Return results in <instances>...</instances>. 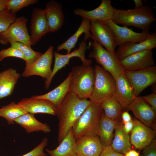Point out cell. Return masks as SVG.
<instances>
[{
    "label": "cell",
    "mask_w": 156,
    "mask_h": 156,
    "mask_svg": "<svg viewBox=\"0 0 156 156\" xmlns=\"http://www.w3.org/2000/svg\"><path fill=\"white\" fill-rule=\"evenodd\" d=\"M111 28L116 37V46L129 42L139 43L144 40L150 33L136 32L132 29L118 25L111 20L105 22Z\"/></svg>",
    "instance_id": "cell-19"
},
{
    "label": "cell",
    "mask_w": 156,
    "mask_h": 156,
    "mask_svg": "<svg viewBox=\"0 0 156 156\" xmlns=\"http://www.w3.org/2000/svg\"><path fill=\"white\" fill-rule=\"evenodd\" d=\"M124 71H134L154 65L152 50H143L130 55L120 60Z\"/></svg>",
    "instance_id": "cell-12"
},
{
    "label": "cell",
    "mask_w": 156,
    "mask_h": 156,
    "mask_svg": "<svg viewBox=\"0 0 156 156\" xmlns=\"http://www.w3.org/2000/svg\"><path fill=\"white\" fill-rule=\"evenodd\" d=\"M10 44L11 46L18 49L22 53L25 58L26 66L32 64L42 54L41 53L33 50L31 46L19 42H12Z\"/></svg>",
    "instance_id": "cell-32"
},
{
    "label": "cell",
    "mask_w": 156,
    "mask_h": 156,
    "mask_svg": "<svg viewBox=\"0 0 156 156\" xmlns=\"http://www.w3.org/2000/svg\"><path fill=\"white\" fill-rule=\"evenodd\" d=\"M16 18L15 14L7 9L0 11V33L5 31Z\"/></svg>",
    "instance_id": "cell-34"
},
{
    "label": "cell",
    "mask_w": 156,
    "mask_h": 156,
    "mask_svg": "<svg viewBox=\"0 0 156 156\" xmlns=\"http://www.w3.org/2000/svg\"><path fill=\"white\" fill-rule=\"evenodd\" d=\"M124 73L132 86L136 97L156 82L155 65L136 70L124 71Z\"/></svg>",
    "instance_id": "cell-8"
},
{
    "label": "cell",
    "mask_w": 156,
    "mask_h": 156,
    "mask_svg": "<svg viewBox=\"0 0 156 156\" xmlns=\"http://www.w3.org/2000/svg\"><path fill=\"white\" fill-rule=\"evenodd\" d=\"M38 0H8L6 9L13 14L24 7L36 3Z\"/></svg>",
    "instance_id": "cell-33"
},
{
    "label": "cell",
    "mask_w": 156,
    "mask_h": 156,
    "mask_svg": "<svg viewBox=\"0 0 156 156\" xmlns=\"http://www.w3.org/2000/svg\"><path fill=\"white\" fill-rule=\"evenodd\" d=\"M47 138H44L40 143L32 150L21 156H47L44 151V148L48 143Z\"/></svg>",
    "instance_id": "cell-36"
},
{
    "label": "cell",
    "mask_w": 156,
    "mask_h": 156,
    "mask_svg": "<svg viewBox=\"0 0 156 156\" xmlns=\"http://www.w3.org/2000/svg\"><path fill=\"white\" fill-rule=\"evenodd\" d=\"M9 57L18 58L24 61L25 60L23 53L20 50L12 46L0 51V62L5 58Z\"/></svg>",
    "instance_id": "cell-35"
},
{
    "label": "cell",
    "mask_w": 156,
    "mask_h": 156,
    "mask_svg": "<svg viewBox=\"0 0 156 156\" xmlns=\"http://www.w3.org/2000/svg\"><path fill=\"white\" fill-rule=\"evenodd\" d=\"M128 108L139 121L148 127H150L155 118L156 113L141 96L136 97Z\"/></svg>",
    "instance_id": "cell-21"
},
{
    "label": "cell",
    "mask_w": 156,
    "mask_h": 156,
    "mask_svg": "<svg viewBox=\"0 0 156 156\" xmlns=\"http://www.w3.org/2000/svg\"><path fill=\"white\" fill-rule=\"evenodd\" d=\"M75 142L71 128L56 148L51 150L46 149L45 150L50 156H77Z\"/></svg>",
    "instance_id": "cell-26"
},
{
    "label": "cell",
    "mask_w": 156,
    "mask_h": 156,
    "mask_svg": "<svg viewBox=\"0 0 156 156\" xmlns=\"http://www.w3.org/2000/svg\"><path fill=\"white\" fill-rule=\"evenodd\" d=\"M141 156H156V140L155 139L144 148Z\"/></svg>",
    "instance_id": "cell-37"
},
{
    "label": "cell",
    "mask_w": 156,
    "mask_h": 156,
    "mask_svg": "<svg viewBox=\"0 0 156 156\" xmlns=\"http://www.w3.org/2000/svg\"><path fill=\"white\" fill-rule=\"evenodd\" d=\"M156 47V33L150 34L146 39L139 43L127 42L118 46L115 54L119 60L132 54L145 50H152Z\"/></svg>",
    "instance_id": "cell-14"
},
{
    "label": "cell",
    "mask_w": 156,
    "mask_h": 156,
    "mask_svg": "<svg viewBox=\"0 0 156 156\" xmlns=\"http://www.w3.org/2000/svg\"><path fill=\"white\" fill-rule=\"evenodd\" d=\"M18 104L29 113L48 114L56 115L57 107L50 101L45 99L32 97L24 98L19 101Z\"/></svg>",
    "instance_id": "cell-20"
},
{
    "label": "cell",
    "mask_w": 156,
    "mask_h": 156,
    "mask_svg": "<svg viewBox=\"0 0 156 156\" xmlns=\"http://www.w3.org/2000/svg\"><path fill=\"white\" fill-rule=\"evenodd\" d=\"M44 10L49 32H54L59 30L64 21L62 5L56 1L51 0L47 3Z\"/></svg>",
    "instance_id": "cell-22"
},
{
    "label": "cell",
    "mask_w": 156,
    "mask_h": 156,
    "mask_svg": "<svg viewBox=\"0 0 156 156\" xmlns=\"http://www.w3.org/2000/svg\"><path fill=\"white\" fill-rule=\"evenodd\" d=\"M122 124L118 122L115 128L114 133L110 146L115 151L125 154L131 149L130 136L123 130Z\"/></svg>",
    "instance_id": "cell-28"
},
{
    "label": "cell",
    "mask_w": 156,
    "mask_h": 156,
    "mask_svg": "<svg viewBox=\"0 0 156 156\" xmlns=\"http://www.w3.org/2000/svg\"><path fill=\"white\" fill-rule=\"evenodd\" d=\"M30 29V39L33 45L49 32V27L44 9L38 8L33 9Z\"/></svg>",
    "instance_id": "cell-16"
},
{
    "label": "cell",
    "mask_w": 156,
    "mask_h": 156,
    "mask_svg": "<svg viewBox=\"0 0 156 156\" xmlns=\"http://www.w3.org/2000/svg\"><path fill=\"white\" fill-rule=\"evenodd\" d=\"M70 72V91L80 99H89L95 81L94 68L82 64L73 66Z\"/></svg>",
    "instance_id": "cell-4"
},
{
    "label": "cell",
    "mask_w": 156,
    "mask_h": 156,
    "mask_svg": "<svg viewBox=\"0 0 156 156\" xmlns=\"http://www.w3.org/2000/svg\"><path fill=\"white\" fill-rule=\"evenodd\" d=\"M14 122L19 125L27 132L41 131L45 133L51 131L50 126L47 123H42L37 120L34 114L28 113L15 119Z\"/></svg>",
    "instance_id": "cell-25"
},
{
    "label": "cell",
    "mask_w": 156,
    "mask_h": 156,
    "mask_svg": "<svg viewBox=\"0 0 156 156\" xmlns=\"http://www.w3.org/2000/svg\"><path fill=\"white\" fill-rule=\"evenodd\" d=\"M71 79V74L70 72L66 79L51 91L43 95L34 96L31 97L47 100L58 108L70 91Z\"/></svg>",
    "instance_id": "cell-23"
},
{
    "label": "cell",
    "mask_w": 156,
    "mask_h": 156,
    "mask_svg": "<svg viewBox=\"0 0 156 156\" xmlns=\"http://www.w3.org/2000/svg\"><path fill=\"white\" fill-rule=\"evenodd\" d=\"M112 20L116 24L132 26L149 33L152 23L156 20L153 8L148 5L127 10H119L114 7Z\"/></svg>",
    "instance_id": "cell-2"
},
{
    "label": "cell",
    "mask_w": 156,
    "mask_h": 156,
    "mask_svg": "<svg viewBox=\"0 0 156 156\" xmlns=\"http://www.w3.org/2000/svg\"><path fill=\"white\" fill-rule=\"evenodd\" d=\"M103 112L101 104L91 101L72 128L76 140L85 136H99Z\"/></svg>",
    "instance_id": "cell-3"
},
{
    "label": "cell",
    "mask_w": 156,
    "mask_h": 156,
    "mask_svg": "<svg viewBox=\"0 0 156 156\" xmlns=\"http://www.w3.org/2000/svg\"><path fill=\"white\" fill-rule=\"evenodd\" d=\"M135 4L134 8H138L142 7L143 5L142 0H133Z\"/></svg>",
    "instance_id": "cell-44"
},
{
    "label": "cell",
    "mask_w": 156,
    "mask_h": 156,
    "mask_svg": "<svg viewBox=\"0 0 156 156\" xmlns=\"http://www.w3.org/2000/svg\"><path fill=\"white\" fill-rule=\"evenodd\" d=\"M27 22L24 16L16 18L5 31L0 33V43L6 45L16 42L30 46L33 45L27 27Z\"/></svg>",
    "instance_id": "cell-7"
},
{
    "label": "cell",
    "mask_w": 156,
    "mask_h": 156,
    "mask_svg": "<svg viewBox=\"0 0 156 156\" xmlns=\"http://www.w3.org/2000/svg\"><path fill=\"white\" fill-rule=\"evenodd\" d=\"M114 7L110 0H102L100 5L94 10L89 11L82 9H76L74 13L83 19L92 21L99 20L106 22L112 19Z\"/></svg>",
    "instance_id": "cell-15"
},
{
    "label": "cell",
    "mask_w": 156,
    "mask_h": 156,
    "mask_svg": "<svg viewBox=\"0 0 156 156\" xmlns=\"http://www.w3.org/2000/svg\"><path fill=\"white\" fill-rule=\"evenodd\" d=\"M151 106L155 113H156V94L155 92L148 95L141 96Z\"/></svg>",
    "instance_id": "cell-38"
},
{
    "label": "cell",
    "mask_w": 156,
    "mask_h": 156,
    "mask_svg": "<svg viewBox=\"0 0 156 156\" xmlns=\"http://www.w3.org/2000/svg\"><path fill=\"white\" fill-rule=\"evenodd\" d=\"M28 113L25 109L14 101L0 109V117L4 118L8 125L14 124L15 119Z\"/></svg>",
    "instance_id": "cell-30"
},
{
    "label": "cell",
    "mask_w": 156,
    "mask_h": 156,
    "mask_svg": "<svg viewBox=\"0 0 156 156\" xmlns=\"http://www.w3.org/2000/svg\"><path fill=\"white\" fill-rule=\"evenodd\" d=\"M53 47L50 46L47 50L34 63L25 66L22 76L27 77L38 75L48 81L52 73L51 65L53 55Z\"/></svg>",
    "instance_id": "cell-11"
},
{
    "label": "cell",
    "mask_w": 156,
    "mask_h": 156,
    "mask_svg": "<svg viewBox=\"0 0 156 156\" xmlns=\"http://www.w3.org/2000/svg\"><path fill=\"white\" fill-rule=\"evenodd\" d=\"M121 116L122 123H126L132 120L130 115L127 111H125L122 112Z\"/></svg>",
    "instance_id": "cell-41"
},
{
    "label": "cell",
    "mask_w": 156,
    "mask_h": 156,
    "mask_svg": "<svg viewBox=\"0 0 156 156\" xmlns=\"http://www.w3.org/2000/svg\"><path fill=\"white\" fill-rule=\"evenodd\" d=\"M118 120L110 119L103 112L100 122L99 136L104 146H110L114 137V132Z\"/></svg>",
    "instance_id": "cell-29"
},
{
    "label": "cell",
    "mask_w": 156,
    "mask_h": 156,
    "mask_svg": "<svg viewBox=\"0 0 156 156\" xmlns=\"http://www.w3.org/2000/svg\"><path fill=\"white\" fill-rule=\"evenodd\" d=\"M115 82L114 96L122 109L128 108L136 97L133 88L124 73L117 77Z\"/></svg>",
    "instance_id": "cell-17"
},
{
    "label": "cell",
    "mask_w": 156,
    "mask_h": 156,
    "mask_svg": "<svg viewBox=\"0 0 156 156\" xmlns=\"http://www.w3.org/2000/svg\"><path fill=\"white\" fill-rule=\"evenodd\" d=\"M90 22L89 20L83 19L76 32L65 42L58 45L57 47V51L65 49L67 51L66 54L70 53L72 49L75 48L78 38L83 33L85 34L84 41L86 42L90 38L91 34L90 30Z\"/></svg>",
    "instance_id": "cell-27"
},
{
    "label": "cell",
    "mask_w": 156,
    "mask_h": 156,
    "mask_svg": "<svg viewBox=\"0 0 156 156\" xmlns=\"http://www.w3.org/2000/svg\"><path fill=\"white\" fill-rule=\"evenodd\" d=\"M20 75L12 68L0 72V99L11 95Z\"/></svg>",
    "instance_id": "cell-24"
},
{
    "label": "cell",
    "mask_w": 156,
    "mask_h": 156,
    "mask_svg": "<svg viewBox=\"0 0 156 156\" xmlns=\"http://www.w3.org/2000/svg\"><path fill=\"white\" fill-rule=\"evenodd\" d=\"M104 146L98 135L85 136L76 140L77 156H99Z\"/></svg>",
    "instance_id": "cell-18"
},
{
    "label": "cell",
    "mask_w": 156,
    "mask_h": 156,
    "mask_svg": "<svg viewBox=\"0 0 156 156\" xmlns=\"http://www.w3.org/2000/svg\"><path fill=\"white\" fill-rule=\"evenodd\" d=\"M78 49L75 50L72 52L66 54H62L55 51L53 55L55 58L54 67L50 77L49 80L45 81V87L46 89L49 88L52 80L58 71L66 65L69 64L70 60L73 57H78L81 60L82 64L86 66H90L93 62L91 59H87L85 56L86 50L90 47L87 45L86 42L82 41L79 44Z\"/></svg>",
    "instance_id": "cell-10"
},
{
    "label": "cell",
    "mask_w": 156,
    "mask_h": 156,
    "mask_svg": "<svg viewBox=\"0 0 156 156\" xmlns=\"http://www.w3.org/2000/svg\"><path fill=\"white\" fill-rule=\"evenodd\" d=\"M125 156H139V153L135 150L131 149L125 154Z\"/></svg>",
    "instance_id": "cell-42"
},
{
    "label": "cell",
    "mask_w": 156,
    "mask_h": 156,
    "mask_svg": "<svg viewBox=\"0 0 156 156\" xmlns=\"http://www.w3.org/2000/svg\"><path fill=\"white\" fill-rule=\"evenodd\" d=\"M101 106L105 116L114 120H118L122 113V108L114 96L103 102Z\"/></svg>",
    "instance_id": "cell-31"
},
{
    "label": "cell",
    "mask_w": 156,
    "mask_h": 156,
    "mask_svg": "<svg viewBox=\"0 0 156 156\" xmlns=\"http://www.w3.org/2000/svg\"><path fill=\"white\" fill-rule=\"evenodd\" d=\"M91 101L81 99L71 91L57 108L56 116L59 120L57 140L62 141Z\"/></svg>",
    "instance_id": "cell-1"
},
{
    "label": "cell",
    "mask_w": 156,
    "mask_h": 156,
    "mask_svg": "<svg viewBox=\"0 0 156 156\" xmlns=\"http://www.w3.org/2000/svg\"><path fill=\"white\" fill-rule=\"evenodd\" d=\"M94 69L95 81L90 100L101 104L108 99L114 96L115 80L109 73L100 65H96Z\"/></svg>",
    "instance_id": "cell-5"
},
{
    "label": "cell",
    "mask_w": 156,
    "mask_h": 156,
    "mask_svg": "<svg viewBox=\"0 0 156 156\" xmlns=\"http://www.w3.org/2000/svg\"><path fill=\"white\" fill-rule=\"evenodd\" d=\"M122 127L123 131L126 133L128 134L132 131L134 126V122L132 120L129 122L123 123Z\"/></svg>",
    "instance_id": "cell-40"
},
{
    "label": "cell",
    "mask_w": 156,
    "mask_h": 156,
    "mask_svg": "<svg viewBox=\"0 0 156 156\" xmlns=\"http://www.w3.org/2000/svg\"><path fill=\"white\" fill-rule=\"evenodd\" d=\"M8 0H0V11L6 9Z\"/></svg>",
    "instance_id": "cell-43"
},
{
    "label": "cell",
    "mask_w": 156,
    "mask_h": 156,
    "mask_svg": "<svg viewBox=\"0 0 156 156\" xmlns=\"http://www.w3.org/2000/svg\"><path fill=\"white\" fill-rule=\"evenodd\" d=\"M90 30L91 38L105 47L106 49L115 53L116 47V37L111 28L105 22L99 21H90Z\"/></svg>",
    "instance_id": "cell-9"
},
{
    "label": "cell",
    "mask_w": 156,
    "mask_h": 156,
    "mask_svg": "<svg viewBox=\"0 0 156 156\" xmlns=\"http://www.w3.org/2000/svg\"><path fill=\"white\" fill-rule=\"evenodd\" d=\"M99 156H123L114 150L110 146H104Z\"/></svg>",
    "instance_id": "cell-39"
},
{
    "label": "cell",
    "mask_w": 156,
    "mask_h": 156,
    "mask_svg": "<svg viewBox=\"0 0 156 156\" xmlns=\"http://www.w3.org/2000/svg\"><path fill=\"white\" fill-rule=\"evenodd\" d=\"M134 126L131 132L130 141L136 148L144 149L155 139V132L138 120L134 119Z\"/></svg>",
    "instance_id": "cell-13"
},
{
    "label": "cell",
    "mask_w": 156,
    "mask_h": 156,
    "mask_svg": "<svg viewBox=\"0 0 156 156\" xmlns=\"http://www.w3.org/2000/svg\"><path fill=\"white\" fill-rule=\"evenodd\" d=\"M90 46L92 49L88 55V57L91 59L94 58L96 62L109 73L115 80L124 73L120 60L115 53L105 49L95 41H93L91 43Z\"/></svg>",
    "instance_id": "cell-6"
}]
</instances>
